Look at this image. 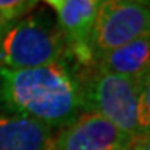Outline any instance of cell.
<instances>
[{
  "instance_id": "cell-1",
  "label": "cell",
  "mask_w": 150,
  "mask_h": 150,
  "mask_svg": "<svg viewBox=\"0 0 150 150\" xmlns=\"http://www.w3.org/2000/svg\"><path fill=\"white\" fill-rule=\"evenodd\" d=\"M0 103L16 115L61 129L83 110L81 81L64 61L32 67H0Z\"/></svg>"
},
{
  "instance_id": "cell-2",
  "label": "cell",
  "mask_w": 150,
  "mask_h": 150,
  "mask_svg": "<svg viewBox=\"0 0 150 150\" xmlns=\"http://www.w3.org/2000/svg\"><path fill=\"white\" fill-rule=\"evenodd\" d=\"M83 110L98 113L132 138L147 135L141 78L103 74L95 69L84 84Z\"/></svg>"
},
{
  "instance_id": "cell-3",
  "label": "cell",
  "mask_w": 150,
  "mask_h": 150,
  "mask_svg": "<svg viewBox=\"0 0 150 150\" xmlns=\"http://www.w3.org/2000/svg\"><path fill=\"white\" fill-rule=\"evenodd\" d=\"M67 47L58 25L46 14L14 22L0 43V67L32 69L64 61Z\"/></svg>"
},
{
  "instance_id": "cell-4",
  "label": "cell",
  "mask_w": 150,
  "mask_h": 150,
  "mask_svg": "<svg viewBox=\"0 0 150 150\" xmlns=\"http://www.w3.org/2000/svg\"><path fill=\"white\" fill-rule=\"evenodd\" d=\"M149 34L150 6L126 0H100L92 34L95 58Z\"/></svg>"
},
{
  "instance_id": "cell-5",
  "label": "cell",
  "mask_w": 150,
  "mask_h": 150,
  "mask_svg": "<svg viewBox=\"0 0 150 150\" xmlns=\"http://www.w3.org/2000/svg\"><path fill=\"white\" fill-rule=\"evenodd\" d=\"M132 139L98 113L84 112L54 135L51 150H129Z\"/></svg>"
},
{
  "instance_id": "cell-6",
  "label": "cell",
  "mask_w": 150,
  "mask_h": 150,
  "mask_svg": "<svg viewBox=\"0 0 150 150\" xmlns=\"http://www.w3.org/2000/svg\"><path fill=\"white\" fill-rule=\"evenodd\" d=\"M100 0H64L57 25L67 47V55L83 66L95 63L92 34Z\"/></svg>"
},
{
  "instance_id": "cell-7",
  "label": "cell",
  "mask_w": 150,
  "mask_h": 150,
  "mask_svg": "<svg viewBox=\"0 0 150 150\" xmlns=\"http://www.w3.org/2000/svg\"><path fill=\"white\" fill-rule=\"evenodd\" d=\"M54 129L23 115H0V150H51Z\"/></svg>"
},
{
  "instance_id": "cell-8",
  "label": "cell",
  "mask_w": 150,
  "mask_h": 150,
  "mask_svg": "<svg viewBox=\"0 0 150 150\" xmlns=\"http://www.w3.org/2000/svg\"><path fill=\"white\" fill-rule=\"evenodd\" d=\"M150 63V34L117 49L107 51L95 58V69L103 74L141 78L149 72Z\"/></svg>"
},
{
  "instance_id": "cell-9",
  "label": "cell",
  "mask_w": 150,
  "mask_h": 150,
  "mask_svg": "<svg viewBox=\"0 0 150 150\" xmlns=\"http://www.w3.org/2000/svg\"><path fill=\"white\" fill-rule=\"evenodd\" d=\"M38 0H0V17L8 23H14L26 16Z\"/></svg>"
},
{
  "instance_id": "cell-10",
  "label": "cell",
  "mask_w": 150,
  "mask_h": 150,
  "mask_svg": "<svg viewBox=\"0 0 150 150\" xmlns=\"http://www.w3.org/2000/svg\"><path fill=\"white\" fill-rule=\"evenodd\" d=\"M142 86V110H144V122L146 132L150 135V71L141 77Z\"/></svg>"
},
{
  "instance_id": "cell-11",
  "label": "cell",
  "mask_w": 150,
  "mask_h": 150,
  "mask_svg": "<svg viewBox=\"0 0 150 150\" xmlns=\"http://www.w3.org/2000/svg\"><path fill=\"white\" fill-rule=\"evenodd\" d=\"M129 150H150V135L133 138Z\"/></svg>"
},
{
  "instance_id": "cell-12",
  "label": "cell",
  "mask_w": 150,
  "mask_h": 150,
  "mask_svg": "<svg viewBox=\"0 0 150 150\" xmlns=\"http://www.w3.org/2000/svg\"><path fill=\"white\" fill-rule=\"evenodd\" d=\"M12 23H8L6 20H3L2 17H0V43H2V40H3V37H5V34H6V31L9 29V26H11Z\"/></svg>"
},
{
  "instance_id": "cell-13",
  "label": "cell",
  "mask_w": 150,
  "mask_h": 150,
  "mask_svg": "<svg viewBox=\"0 0 150 150\" xmlns=\"http://www.w3.org/2000/svg\"><path fill=\"white\" fill-rule=\"evenodd\" d=\"M43 2L46 3V5H49L51 8H54L57 12L60 11V8L63 6V3H64V0H43Z\"/></svg>"
},
{
  "instance_id": "cell-14",
  "label": "cell",
  "mask_w": 150,
  "mask_h": 150,
  "mask_svg": "<svg viewBox=\"0 0 150 150\" xmlns=\"http://www.w3.org/2000/svg\"><path fill=\"white\" fill-rule=\"evenodd\" d=\"M126 2H133V3H139V5L150 6V0H126Z\"/></svg>"
},
{
  "instance_id": "cell-15",
  "label": "cell",
  "mask_w": 150,
  "mask_h": 150,
  "mask_svg": "<svg viewBox=\"0 0 150 150\" xmlns=\"http://www.w3.org/2000/svg\"><path fill=\"white\" fill-rule=\"evenodd\" d=\"M149 71H150V63H149Z\"/></svg>"
}]
</instances>
